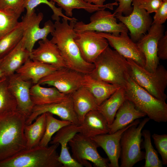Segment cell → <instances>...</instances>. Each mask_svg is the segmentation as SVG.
<instances>
[{"label": "cell", "mask_w": 167, "mask_h": 167, "mask_svg": "<svg viewBox=\"0 0 167 167\" xmlns=\"http://www.w3.org/2000/svg\"><path fill=\"white\" fill-rule=\"evenodd\" d=\"M140 122L137 119L126 126L113 133L99 135L91 139L101 147L107 155L109 163V167H118V160L120 156V140L124 132L130 127L138 125Z\"/></svg>", "instance_id": "ac0fdd59"}, {"label": "cell", "mask_w": 167, "mask_h": 167, "mask_svg": "<svg viewBox=\"0 0 167 167\" xmlns=\"http://www.w3.org/2000/svg\"><path fill=\"white\" fill-rule=\"evenodd\" d=\"M126 100L124 90L122 87L98 106L97 110L104 117L109 125L113 122L117 111Z\"/></svg>", "instance_id": "83f0119b"}, {"label": "cell", "mask_w": 167, "mask_h": 167, "mask_svg": "<svg viewBox=\"0 0 167 167\" xmlns=\"http://www.w3.org/2000/svg\"><path fill=\"white\" fill-rule=\"evenodd\" d=\"M17 110L16 100L8 87V78L0 79V112Z\"/></svg>", "instance_id": "d590c367"}, {"label": "cell", "mask_w": 167, "mask_h": 167, "mask_svg": "<svg viewBox=\"0 0 167 167\" xmlns=\"http://www.w3.org/2000/svg\"><path fill=\"white\" fill-rule=\"evenodd\" d=\"M130 75L139 86L157 99L165 101V91L167 86V71L159 65L153 72H150L130 59Z\"/></svg>", "instance_id": "8992f818"}, {"label": "cell", "mask_w": 167, "mask_h": 167, "mask_svg": "<svg viewBox=\"0 0 167 167\" xmlns=\"http://www.w3.org/2000/svg\"><path fill=\"white\" fill-rule=\"evenodd\" d=\"M146 115L136 108L131 102L126 99L117 111L113 122L109 125V133H114Z\"/></svg>", "instance_id": "cb8c5ba5"}, {"label": "cell", "mask_w": 167, "mask_h": 167, "mask_svg": "<svg viewBox=\"0 0 167 167\" xmlns=\"http://www.w3.org/2000/svg\"><path fill=\"white\" fill-rule=\"evenodd\" d=\"M89 75L92 78L124 87L130 75V67L126 59L109 46L96 58Z\"/></svg>", "instance_id": "3957f363"}, {"label": "cell", "mask_w": 167, "mask_h": 167, "mask_svg": "<svg viewBox=\"0 0 167 167\" xmlns=\"http://www.w3.org/2000/svg\"><path fill=\"white\" fill-rule=\"evenodd\" d=\"M7 78L8 88L16 100L17 110L27 119L34 106L30 95L32 82L24 79L16 73Z\"/></svg>", "instance_id": "e0dca14e"}, {"label": "cell", "mask_w": 167, "mask_h": 167, "mask_svg": "<svg viewBox=\"0 0 167 167\" xmlns=\"http://www.w3.org/2000/svg\"><path fill=\"white\" fill-rule=\"evenodd\" d=\"M48 112L59 117L62 120L68 121L72 124L80 123L74 111L71 94L64 100L52 104L34 105L32 112L26 119V124H31L40 115Z\"/></svg>", "instance_id": "2e32d148"}, {"label": "cell", "mask_w": 167, "mask_h": 167, "mask_svg": "<svg viewBox=\"0 0 167 167\" xmlns=\"http://www.w3.org/2000/svg\"><path fill=\"white\" fill-rule=\"evenodd\" d=\"M30 54L22 39L16 47L1 60L0 69L5 76L8 77L15 73L30 58Z\"/></svg>", "instance_id": "44dd1931"}, {"label": "cell", "mask_w": 167, "mask_h": 167, "mask_svg": "<svg viewBox=\"0 0 167 167\" xmlns=\"http://www.w3.org/2000/svg\"><path fill=\"white\" fill-rule=\"evenodd\" d=\"M148 31L136 43L145 58L144 68L150 72H153L159 65L157 45L159 40L164 35L163 28L162 25L152 24Z\"/></svg>", "instance_id": "7c38bea8"}, {"label": "cell", "mask_w": 167, "mask_h": 167, "mask_svg": "<svg viewBox=\"0 0 167 167\" xmlns=\"http://www.w3.org/2000/svg\"><path fill=\"white\" fill-rule=\"evenodd\" d=\"M39 46L30 54L32 60L53 66L57 68L67 67L57 45L47 38L40 40Z\"/></svg>", "instance_id": "ffe728a7"}, {"label": "cell", "mask_w": 167, "mask_h": 167, "mask_svg": "<svg viewBox=\"0 0 167 167\" xmlns=\"http://www.w3.org/2000/svg\"><path fill=\"white\" fill-rule=\"evenodd\" d=\"M55 3L53 1H49L48 0H24V7L26 10L25 14L29 15L35 11V8L38 5L41 4H45L48 6L52 9L53 14L51 17L53 20L55 21H60V17H62L70 21L77 19L75 18L69 17L64 15L62 12V9L60 7H57Z\"/></svg>", "instance_id": "e575fe53"}, {"label": "cell", "mask_w": 167, "mask_h": 167, "mask_svg": "<svg viewBox=\"0 0 167 167\" xmlns=\"http://www.w3.org/2000/svg\"><path fill=\"white\" fill-rule=\"evenodd\" d=\"M150 119L144 118L138 125L132 126L123 133L120 140L121 167H132L144 159L141 151L142 131Z\"/></svg>", "instance_id": "52a82bcc"}, {"label": "cell", "mask_w": 167, "mask_h": 167, "mask_svg": "<svg viewBox=\"0 0 167 167\" xmlns=\"http://www.w3.org/2000/svg\"><path fill=\"white\" fill-rule=\"evenodd\" d=\"M50 0L56 3L60 7L65 11L66 15L70 18L72 16V11L75 9H83L88 12L92 13L99 10H105L106 8L113 10L114 6L118 5V3L116 2L100 6L89 3L84 0Z\"/></svg>", "instance_id": "f546056e"}, {"label": "cell", "mask_w": 167, "mask_h": 167, "mask_svg": "<svg viewBox=\"0 0 167 167\" xmlns=\"http://www.w3.org/2000/svg\"><path fill=\"white\" fill-rule=\"evenodd\" d=\"M75 41L83 59L91 63H93L109 45L105 38L93 31L76 32Z\"/></svg>", "instance_id": "5bb4252c"}, {"label": "cell", "mask_w": 167, "mask_h": 167, "mask_svg": "<svg viewBox=\"0 0 167 167\" xmlns=\"http://www.w3.org/2000/svg\"><path fill=\"white\" fill-rule=\"evenodd\" d=\"M10 9H0V38L15 29L18 25V19L23 12Z\"/></svg>", "instance_id": "1f68e13d"}, {"label": "cell", "mask_w": 167, "mask_h": 167, "mask_svg": "<svg viewBox=\"0 0 167 167\" xmlns=\"http://www.w3.org/2000/svg\"><path fill=\"white\" fill-rule=\"evenodd\" d=\"M132 4L133 10L130 14H115V16L130 31L131 39L137 42L148 31L152 22L149 14L139 6L137 0H133Z\"/></svg>", "instance_id": "4fadbf2b"}, {"label": "cell", "mask_w": 167, "mask_h": 167, "mask_svg": "<svg viewBox=\"0 0 167 167\" xmlns=\"http://www.w3.org/2000/svg\"><path fill=\"white\" fill-rule=\"evenodd\" d=\"M157 55L159 59H167V32L159 40L157 45Z\"/></svg>", "instance_id": "b9f144b4"}, {"label": "cell", "mask_w": 167, "mask_h": 167, "mask_svg": "<svg viewBox=\"0 0 167 167\" xmlns=\"http://www.w3.org/2000/svg\"><path fill=\"white\" fill-rule=\"evenodd\" d=\"M152 24L162 25L167 19V0L163 2L157 11L155 12Z\"/></svg>", "instance_id": "f35d334b"}, {"label": "cell", "mask_w": 167, "mask_h": 167, "mask_svg": "<svg viewBox=\"0 0 167 167\" xmlns=\"http://www.w3.org/2000/svg\"><path fill=\"white\" fill-rule=\"evenodd\" d=\"M152 137L155 147L161 156L163 164H167V135L154 133Z\"/></svg>", "instance_id": "8d00e7d4"}, {"label": "cell", "mask_w": 167, "mask_h": 167, "mask_svg": "<svg viewBox=\"0 0 167 167\" xmlns=\"http://www.w3.org/2000/svg\"><path fill=\"white\" fill-rule=\"evenodd\" d=\"M35 120L31 124H25L24 126L26 148H31L38 146L45 132L46 124L45 113L38 116Z\"/></svg>", "instance_id": "f1b7e54d"}, {"label": "cell", "mask_w": 167, "mask_h": 167, "mask_svg": "<svg viewBox=\"0 0 167 167\" xmlns=\"http://www.w3.org/2000/svg\"><path fill=\"white\" fill-rule=\"evenodd\" d=\"M24 0H0V9H10L24 12Z\"/></svg>", "instance_id": "ab89813d"}, {"label": "cell", "mask_w": 167, "mask_h": 167, "mask_svg": "<svg viewBox=\"0 0 167 167\" xmlns=\"http://www.w3.org/2000/svg\"><path fill=\"white\" fill-rule=\"evenodd\" d=\"M68 144L72 158L83 167H92L89 161L96 167H109L108 159L100 155L97 150L98 145L91 138L78 133L70 140Z\"/></svg>", "instance_id": "ba28073f"}, {"label": "cell", "mask_w": 167, "mask_h": 167, "mask_svg": "<svg viewBox=\"0 0 167 167\" xmlns=\"http://www.w3.org/2000/svg\"></svg>", "instance_id": "f6af8a7d"}, {"label": "cell", "mask_w": 167, "mask_h": 167, "mask_svg": "<svg viewBox=\"0 0 167 167\" xmlns=\"http://www.w3.org/2000/svg\"><path fill=\"white\" fill-rule=\"evenodd\" d=\"M98 33L105 38L109 45L120 54L126 59L131 60L144 68L145 64V57L136 43L128 36L127 32H122L117 35L103 32Z\"/></svg>", "instance_id": "9a60e30c"}, {"label": "cell", "mask_w": 167, "mask_h": 167, "mask_svg": "<svg viewBox=\"0 0 167 167\" xmlns=\"http://www.w3.org/2000/svg\"><path fill=\"white\" fill-rule=\"evenodd\" d=\"M115 2H118L119 5L114 13L115 14H122L126 16L129 15L132 12L133 7L131 4L133 0H115Z\"/></svg>", "instance_id": "60d3db41"}, {"label": "cell", "mask_w": 167, "mask_h": 167, "mask_svg": "<svg viewBox=\"0 0 167 167\" xmlns=\"http://www.w3.org/2000/svg\"><path fill=\"white\" fill-rule=\"evenodd\" d=\"M79 126V133L90 138L109 133V125L106 119L97 110L88 113Z\"/></svg>", "instance_id": "7402d4cb"}, {"label": "cell", "mask_w": 167, "mask_h": 167, "mask_svg": "<svg viewBox=\"0 0 167 167\" xmlns=\"http://www.w3.org/2000/svg\"><path fill=\"white\" fill-rule=\"evenodd\" d=\"M84 74L67 67L58 69L42 79L38 83L56 88L65 95H70L82 86Z\"/></svg>", "instance_id": "8fae6325"}, {"label": "cell", "mask_w": 167, "mask_h": 167, "mask_svg": "<svg viewBox=\"0 0 167 167\" xmlns=\"http://www.w3.org/2000/svg\"><path fill=\"white\" fill-rule=\"evenodd\" d=\"M76 32L93 31L114 35L121 32H128V29L122 22L118 23L114 14L108 11L101 10L96 11L90 17V22L86 24L83 21H76L74 26Z\"/></svg>", "instance_id": "9c48e42d"}, {"label": "cell", "mask_w": 167, "mask_h": 167, "mask_svg": "<svg viewBox=\"0 0 167 167\" xmlns=\"http://www.w3.org/2000/svg\"><path fill=\"white\" fill-rule=\"evenodd\" d=\"M1 59H0V63L1 61ZM5 76V75L4 74H3V72L2 71V70L0 69V79Z\"/></svg>", "instance_id": "ee69618b"}, {"label": "cell", "mask_w": 167, "mask_h": 167, "mask_svg": "<svg viewBox=\"0 0 167 167\" xmlns=\"http://www.w3.org/2000/svg\"><path fill=\"white\" fill-rule=\"evenodd\" d=\"M46 124L44 136L40 142L39 146L47 147L53 135L62 127L72 123L68 121L60 120L55 118L53 114L45 113Z\"/></svg>", "instance_id": "d6a6232c"}, {"label": "cell", "mask_w": 167, "mask_h": 167, "mask_svg": "<svg viewBox=\"0 0 167 167\" xmlns=\"http://www.w3.org/2000/svg\"><path fill=\"white\" fill-rule=\"evenodd\" d=\"M26 120L17 110L0 112V161L26 148Z\"/></svg>", "instance_id": "7a4b0ae2"}, {"label": "cell", "mask_w": 167, "mask_h": 167, "mask_svg": "<svg viewBox=\"0 0 167 167\" xmlns=\"http://www.w3.org/2000/svg\"><path fill=\"white\" fill-rule=\"evenodd\" d=\"M43 17L42 13L37 14L35 11L29 15L25 14L22 18L24 29L22 39L25 48L30 54L36 42L47 38L48 35L54 30V24L50 20L45 23L42 28L40 27V24Z\"/></svg>", "instance_id": "30bf717a"}, {"label": "cell", "mask_w": 167, "mask_h": 167, "mask_svg": "<svg viewBox=\"0 0 167 167\" xmlns=\"http://www.w3.org/2000/svg\"><path fill=\"white\" fill-rule=\"evenodd\" d=\"M80 131L79 125L72 123L61 129L52 137L50 143H58L61 145V150L58 159L63 167H83L72 158L67 146L70 140Z\"/></svg>", "instance_id": "d6986e66"}, {"label": "cell", "mask_w": 167, "mask_h": 167, "mask_svg": "<svg viewBox=\"0 0 167 167\" xmlns=\"http://www.w3.org/2000/svg\"><path fill=\"white\" fill-rule=\"evenodd\" d=\"M82 85L93 95L98 105L122 87L94 79L89 74L84 75Z\"/></svg>", "instance_id": "484cf974"}, {"label": "cell", "mask_w": 167, "mask_h": 167, "mask_svg": "<svg viewBox=\"0 0 167 167\" xmlns=\"http://www.w3.org/2000/svg\"><path fill=\"white\" fill-rule=\"evenodd\" d=\"M85 2L90 4L97 6H102L106 0H84Z\"/></svg>", "instance_id": "7bdbcfd3"}, {"label": "cell", "mask_w": 167, "mask_h": 167, "mask_svg": "<svg viewBox=\"0 0 167 167\" xmlns=\"http://www.w3.org/2000/svg\"><path fill=\"white\" fill-rule=\"evenodd\" d=\"M77 20H71L69 24L68 20L62 18L61 22L55 21L50 40L57 45L67 67L84 75L89 74L94 65L83 59L75 41L76 32L74 26Z\"/></svg>", "instance_id": "6da1fadb"}, {"label": "cell", "mask_w": 167, "mask_h": 167, "mask_svg": "<svg viewBox=\"0 0 167 167\" xmlns=\"http://www.w3.org/2000/svg\"><path fill=\"white\" fill-rule=\"evenodd\" d=\"M59 145L56 143L25 149L0 161V167H63L57 152Z\"/></svg>", "instance_id": "277c9868"}, {"label": "cell", "mask_w": 167, "mask_h": 167, "mask_svg": "<svg viewBox=\"0 0 167 167\" xmlns=\"http://www.w3.org/2000/svg\"><path fill=\"white\" fill-rule=\"evenodd\" d=\"M58 68L50 65L29 59L16 73L23 79L30 80L34 84H37L43 78Z\"/></svg>", "instance_id": "d4e9b609"}, {"label": "cell", "mask_w": 167, "mask_h": 167, "mask_svg": "<svg viewBox=\"0 0 167 167\" xmlns=\"http://www.w3.org/2000/svg\"><path fill=\"white\" fill-rule=\"evenodd\" d=\"M73 109L80 124L89 112L97 110L98 105L92 93L82 86L71 94Z\"/></svg>", "instance_id": "603a6c76"}, {"label": "cell", "mask_w": 167, "mask_h": 167, "mask_svg": "<svg viewBox=\"0 0 167 167\" xmlns=\"http://www.w3.org/2000/svg\"><path fill=\"white\" fill-rule=\"evenodd\" d=\"M142 134L144 139V147L145 149V162L143 167H162V162L159 159L157 151L152 145L150 131L144 130L142 131Z\"/></svg>", "instance_id": "836d02e7"}, {"label": "cell", "mask_w": 167, "mask_h": 167, "mask_svg": "<svg viewBox=\"0 0 167 167\" xmlns=\"http://www.w3.org/2000/svg\"><path fill=\"white\" fill-rule=\"evenodd\" d=\"M139 6L149 14L155 12L161 5L163 0H137Z\"/></svg>", "instance_id": "74e56055"}, {"label": "cell", "mask_w": 167, "mask_h": 167, "mask_svg": "<svg viewBox=\"0 0 167 167\" xmlns=\"http://www.w3.org/2000/svg\"><path fill=\"white\" fill-rule=\"evenodd\" d=\"M30 95L34 105L60 102L65 100L69 95L60 92L54 87H44L38 83L32 86Z\"/></svg>", "instance_id": "4316f807"}, {"label": "cell", "mask_w": 167, "mask_h": 167, "mask_svg": "<svg viewBox=\"0 0 167 167\" xmlns=\"http://www.w3.org/2000/svg\"><path fill=\"white\" fill-rule=\"evenodd\" d=\"M126 99L148 118L158 122L167 121V104L138 84L130 75L124 87Z\"/></svg>", "instance_id": "5b68a950"}, {"label": "cell", "mask_w": 167, "mask_h": 167, "mask_svg": "<svg viewBox=\"0 0 167 167\" xmlns=\"http://www.w3.org/2000/svg\"><path fill=\"white\" fill-rule=\"evenodd\" d=\"M24 29L22 22L13 30L0 38V59L12 50L22 40Z\"/></svg>", "instance_id": "4dcf8cb0"}]
</instances>
